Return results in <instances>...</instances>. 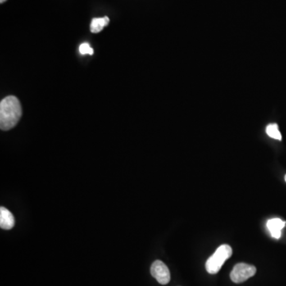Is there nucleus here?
<instances>
[{
	"mask_svg": "<svg viewBox=\"0 0 286 286\" xmlns=\"http://www.w3.org/2000/svg\"><path fill=\"white\" fill-rule=\"evenodd\" d=\"M109 22L110 20L107 16L104 18H95V19H92V23H91V26H90L91 31L94 34L102 31V29L108 25Z\"/></svg>",
	"mask_w": 286,
	"mask_h": 286,
	"instance_id": "nucleus-7",
	"label": "nucleus"
},
{
	"mask_svg": "<svg viewBox=\"0 0 286 286\" xmlns=\"http://www.w3.org/2000/svg\"><path fill=\"white\" fill-rule=\"evenodd\" d=\"M15 218L6 208H0V227L4 230H11L15 226Z\"/></svg>",
	"mask_w": 286,
	"mask_h": 286,
	"instance_id": "nucleus-5",
	"label": "nucleus"
},
{
	"mask_svg": "<svg viewBox=\"0 0 286 286\" xmlns=\"http://www.w3.org/2000/svg\"><path fill=\"white\" fill-rule=\"evenodd\" d=\"M285 180H286V177H285Z\"/></svg>",
	"mask_w": 286,
	"mask_h": 286,
	"instance_id": "nucleus-11",
	"label": "nucleus"
},
{
	"mask_svg": "<svg viewBox=\"0 0 286 286\" xmlns=\"http://www.w3.org/2000/svg\"><path fill=\"white\" fill-rule=\"evenodd\" d=\"M232 249L229 245H222L216 250L213 255L206 261V270L211 274H217L224 265L226 260L232 256Z\"/></svg>",
	"mask_w": 286,
	"mask_h": 286,
	"instance_id": "nucleus-2",
	"label": "nucleus"
},
{
	"mask_svg": "<svg viewBox=\"0 0 286 286\" xmlns=\"http://www.w3.org/2000/svg\"><path fill=\"white\" fill-rule=\"evenodd\" d=\"M79 53L81 55L89 54L93 55L94 54V51L93 49L89 46L88 43L87 42H84L82 43L79 47Z\"/></svg>",
	"mask_w": 286,
	"mask_h": 286,
	"instance_id": "nucleus-9",
	"label": "nucleus"
},
{
	"mask_svg": "<svg viewBox=\"0 0 286 286\" xmlns=\"http://www.w3.org/2000/svg\"><path fill=\"white\" fill-rule=\"evenodd\" d=\"M5 1H6V0H0V2H1V3H2V2H4Z\"/></svg>",
	"mask_w": 286,
	"mask_h": 286,
	"instance_id": "nucleus-10",
	"label": "nucleus"
},
{
	"mask_svg": "<svg viewBox=\"0 0 286 286\" xmlns=\"http://www.w3.org/2000/svg\"><path fill=\"white\" fill-rule=\"evenodd\" d=\"M268 230L270 232L272 237L275 238H279L282 235V229L285 228L286 222L283 221L281 219L275 218V219H269L266 224Z\"/></svg>",
	"mask_w": 286,
	"mask_h": 286,
	"instance_id": "nucleus-6",
	"label": "nucleus"
},
{
	"mask_svg": "<svg viewBox=\"0 0 286 286\" xmlns=\"http://www.w3.org/2000/svg\"><path fill=\"white\" fill-rule=\"evenodd\" d=\"M266 134L270 138H274L276 140H282V134H281L279 130H278V124H271L266 127Z\"/></svg>",
	"mask_w": 286,
	"mask_h": 286,
	"instance_id": "nucleus-8",
	"label": "nucleus"
},
{
	"mask_svg": "<svg viewBox=\"0 0 286 286\" xmlns=\"http://www.w3.org/2000/svg\"><path fill=\"white\" fill-rule=\"evenodd\" d=\"M23 115L21 104L14 96H7L0 103V128L9 130L17 125Z\"/></svg>",
	"mask_w": 286,
	"mask_h": 286,
	"instance_id": "nucleus-1",
	"label": "nucleus"
},
{
	"mask_svg": "<svg viewBox=\"0 0 286 286\" xmlns=\"http://www.w3.org/2000/svg\"><path fill=\"white\" fill-rule=\"evenodd\" d=\"M151 273L153 277L161 285L168 284L170 281V272L169 268L160 260H157L152 264Z\"/></svg>",
	"mask_w": 286,
	"mask_h": 286,
	"instance_id": "nucleus-4",
	"label": "nucleus"
},
{
	"mask_svg": "<svg viewBox=\"0 0 286 286\" xmlns=\"http://www.w3.org/2000/svg\"><path fill=\"white\" fill-rule=\"evenodd\" d=\"M256 274V268L254 265L246 263H238L233 268L231 273V279L234 283H242L248 280Z\"/></svg>",
	"mask_w": 286,
	"mask_h": 286,
	"instance_id": "nucleus-3",
	"label": "nucleus"
}]
</instances>
